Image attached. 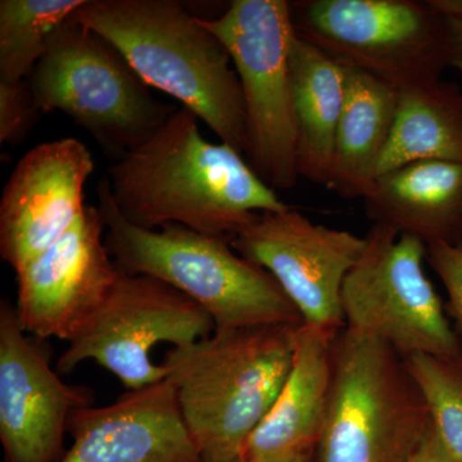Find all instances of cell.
Here are the masks:
<instances>
[{"mask_svg": "<svg viewBox=\"0 0 462 462\" xmlns=\"http://www.w3.org/2000/svg\"><path fill=\"white\" fill-rule=\"evenodd\" d=\"M199 118L176 108L151 136L107 169L120 214L143 229L166 225L231 242L263 212L289 208L230 145L207 142Z\"/></svg>", "mask_w": 462, "mask_h": 462, "instance_id": "1", "label": "cell"}, {"mask_svg": "<svg viewBox=\"0 0 462 462\" xmlns=\"http://www.w3.org/2000/svg\"><path fill=\"white\" fill-rule=\"evenodd\" d=\"M72 20L98 33L148 87L169 94L243 156L247 120L226 48L172 0H85Z\"/></svg>", "mask_w": 462, "mask_h": 462, "instance_id": "2", "label": "cell"}, {"mask_svg": "<svg viewBox=\"0 0 462 462\" xmlns=\"http://www.w3.org/2000/svg\"><path fill=\"white\" fill-rule=\"evenodd\" d=\"M298 327L216 329L167 352L166 382L203 462L239 457L287 379Z\"/></svg>", "mask_w": 462, "mask_h": 462, "instance_id": "3", "label": "cell"}, {"mask_svg": "<svg viewBox=\"0 0 462 462\" xmlns=\"http://www.w3.org/2000/svg\"><path fill=\"white\" fill-rule=\"evenodd\" d=\"M106 245L121 272L157 279L199 303L216 329L302 325V318L278 282L240 256L229 240L181 225L148 230L118 211L107 179L98 185Z\"/></svg>", "mask_w": 462, "mask_h": 462, "instance_id": "4", "label": "cell"}, {"mask_svg": "<svg viewBox=\"0 0 462 462\" xmlns=\"http://www.w3.org/2000/svg\"><path fill=\"white\" fill-rule=\"evenodd\" d=\"M430 428L404 357L360 331H338L318 462H407Z\"/></svg>", "mask_w": 462, "mask_h": 462, "instance_id": "5", "label": "cell"}, {"mask_svg": "<svg viewBox=\"0 0 462 462\" xmlns=\"http://www.w3.org/2000/svg\"><path fill=\"white\" fill-rule=\"evenodd\" d=\"M27 81L42 114L69 116L117 160L147 141L176 109L154 99L108 42L71 17L51 36Z\"/></svg>", "mask_w": 462, "mask_h": 462, "instance_id": "6", "label": "cell"}, {"mask_svg": "<svg viewBox=\"0 0 462 462\" xmlns=\"http://www.w3.org/2000/svg\"><path fill=\"white\" fill-rule=\"evenodd\" d=\"M202 23L223 42L238 75L247 120L245 160L273 190H291L300 179L289 71L296 35L291 2L234 0L220 17Z\"/></svg>", "mask_w": 462, "mask_h": 462, "instance_id": "7", "label": "cell"}, {"mask_svg": "<svg viewBox=\"0 0 462 462\" xmlns=\"http://www.w3.org/2000/svg\"><path fill=\"white\" fill-rule=\"evenodd\" d=\"M291 12L300 39L398 91L439 80L449 67L445 23L430 0H300Z\"/></svg>", "mask_w": 462, "mask_h": 462, "instance_id": "8", "label": "cell"}, {"mask_svg": "<svg viewBox=\"0 0 462 462\" xmlns=\"http://www.w3.org/2000/svg\"><path fill=\"white\" fill-rule=\"evenodd\" d=\"M366 240L343 284L346 328L382 340L402 357L461 355L460 336L425 275L424 243L379 224Z\"/></svg>", "mask_w": 462, "mask_h": 462, "instance_id": "9", "label": "cell"}, {"mask_svg": "<svg viewBox=\"0 0 462 462\" xmlns=\"http://www.w3.org/2000/svg\"><path fill=\"white\" fill-rule=\"evenodd\" d=\"M215 330L208 312L181 291L149 276L121 272L107 300L60 355L57 369L69 374L94 361L127 391H138L166 380L165 366L152 361L154 346L170 343L179 348Z\"/></svg>", "mask_w": 462, "mask_h": 462, "instance_id": "10", "label": "cell"}, {"mask_svg": "<svg viewBox=\"0 0 462 462\" xmlns=\"http://www.w3.org/2000/svg\"><path fill=\"white\" fill-rule=\"evenodd\" d=\"M230 245L272 273L307 327L330 334L346 327L343 284L364 254L366 236L315 224L289 207L256 215Z\"/></svg>", "mask_w": 462, "mask_h": 462, "instance_id": "11", "label": "cell"}, {"mask_svg": "<svg viewBox=\"0 0 462 462\" xmlns=\"http://www.w3.org/2000/svg\"><path fill=\"white\" fill-rule=\"evenodd\" d=\"M98 207L84 214L51 248L16 273V311L36 338L71 342L107 300L121 275L106 245Z\"/></svg>", "mask_w": 462, "mask_h": 462, "instance_id": "12", "label": "cell"}, {"mask_svg": "<svg viewBox=\"0 0 462 462\" xmlns=\"http://www.w3.org/2000/svg\"><path fill=\"white\" fill-rule=\"evenodd\" d=\"M89 389L69 385L50 355L27 336L16 307L0 305V442L7 462H60L74 413L93 404Z\"/></svg>", "mask_w": 462, "mask_h": 462, "instance_id": "13", "label": "cell"}, {"mask_svg": "<svg viewBox=\"0 0 462 462\" xmlns=\"http://www.w3.org/2000/svg\"><path fill=\"white\" fill-rule=\"evenodd\" d=\"M94 171L89 149L75 138L42 143L14 167L0 199V256L23 270L84 214Z\"/></svg>", "mask_w": 462, "mask_h": 462, "instance_id": "14", "label": "cell"}, {"mask_svg": "<svg viewBox=\"0 0 462 462\" xmlns=\"http://www.w3.org/2000/svg\"><path fill=\"white\" fill-rule=\"evenodd\" d=\"M69 433L72 446L60 462H203L166 380L78 410Z\"/></svg>", "mask_w": 462, "mask_h": 462, "instance_id": "15", "label": "cell"}, {"mask_svg": "<svg viewBox=\"0 0 462 462\" xmlns=\"http://www.w3.org/2000/svg\"><path fill=\"white\" fill-rule=\"evenodd\" d=\"M337 334L305 324L297 328L287 379L240 458L291 462L316 454L329 401L331 345Z\"/></svg>", "mask_w": 462, "mask_h": 462, "instance_id": "16", "label": "cell"}, {"mask_svg": "<svg viewBox=\"0 0 462 462\" xmlns=\"http://www.w3.org/2000/svg\"><path fill=\"white\" fill-rule=\"evenodd\" d=\"M364 206L373 224L431 245H462V161L427 160L383 173Z\"/></svg>", "mask_w": 462, "mask_h": 462, "instance_id": "17", "label": "cell"}, {"mask_svg": "<svg viewBox=\"0 0 462 462\" xmlns=\"http://www.w3.org/2000/svg\"><path fill=\"white\" fill-rule=\"evenodd\" d=\"M343 69L345 100L337 127L329 190L343 199H364L373 189L380 158L391 138L400 91L355 67Z\"/></svg>", "mask_w": 462, "mask_h": 462, "instance_id": "18", "label": "cell"}, {"mask_svg": "<svg viewBox=\"0 0 462 462\" xmlns=\"http://www.w3.org/2000/svg\"><path fill=\"white\" fill-rule=\"evenodd\" d=\"M300 178L329 189L343 100L345 69L294 35L289 53Z\"/></svg>", "mask_w": 462, "mask_h": 462, "instance_id": "19", "label": "cell"}, {"mask_svg": "<svg viewBox=\"0 0 462 462\" xmlns=\"http://www.w3.org/2000/svg\"><path fill=\"white\" fill-rule=\"evenodd\" d=\"M427 160L462 161V91L440 79L400 91L396 121L376 178Z\"/></svg>", "mask_w": 462, "mask_h": 462, "instance_id": "20", "label": "cell"}, {"mask_svg": "<svg viewBox=\"0 0 462 462\" xmlns=\"http://www.w3.org/2000/svg\"><path fill=\"white\" fill-rule=\"evenodd\" d=\"M85 0H2L0 83H20L47 53L48 42Z\"/></svg>", "mask_w": 462, "mask_h": 462, "instance_id": "21", "label": "cell"}, {"mask_svg": "<svg viewBox=\"0 0 462 462\" xmlns=\"http://www.w3.org/2000/svg\"><path fill=\"white\" fill-rule=\"evenodd\" d=\"M430 412L434 433L455 462H462V354L404 357Z\"/></svg>", "mask_w": 462, "mask_h": 462, "instance_id": "22", "label": "cell"}, {"mask_svg": "<svg viewBox=\"0 0 462 462\" xmlns=\"http://www.w3.org/2000/svg\"><path fill=\"white\" fill-rule=\"evenodd\" d=\"M42 112L36 105L29 81L0 83V143L25 141Z\"/></svg>", "mask_w": 462, "mask_h": 462, "instance_id": "23", "label": "cell"}, {"mask_svg": "<svg viewBox=\"0 0 462 462\" xmlns=\"http://www.w3.org/2000/svg\"><path fill=\"white\" fill-rule=\"evenodd\" d=\"M427 261L443 282L448 296L447 314L455 321L456 333L462 337V245H428Z\"/></svg>", "mask_w": 462, "mask_h": 462, "instance_id": "24", "label": "cell"}, {"mask_svg": "<svg viewBox=\"0 0 462 462\" xmlns=\"http://www.w3.org/2000/svg\"><path fill=\"white\" fill-rule=\"evenodd\" d=\"M445 23L448 65L462 74V0H430Z\"/></svg>", "mask_w": 462, "mask_h": 462, "instance_id": "25", "label": "cell"}, {"mask_svg": "<svg viewBox=\"0 0 462 462\" xmlns=\"http://www.w3.org/2000/svg\"><path fill=\"white\" fill-rule=\"evenodd\" d=\"M407 462H455L454 458L448 455L445 447L439 442L433 427L427 431L425 437L422 438L420 445L415 449Z\"/></svg>", "mask_w": 462, "mask_h": 462, "instance_id": "26", "label": "cell"}, {"mask_svg": "<svg viewBox=\"0 0 462 462\" xmlns=\"http://www.w3.org/2000/svg\"><path fill=\"white\" fill-rule=\"evenodd\" d=\"M224 462H245V461L243 460V458L236 457V458H233V460L224 461ZM291 462H318V458H316V454H314V455L305 456V457H300V458H298V460H294Z\"/></svg>", "mask_w": 462, "mask_h": 462, "instance_id": "27", "label": "cell"}]
</instances>
